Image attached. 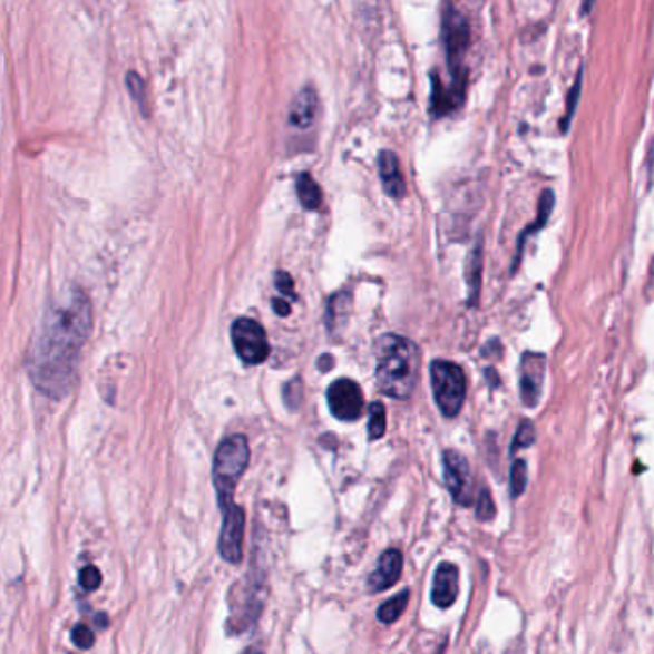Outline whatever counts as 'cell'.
Wrapping results in <instances>:
<instances>
[{"instance_id": "11", "label": "cell", "mask_w": 654, "mask_h": 654, "mask_svg": "<svg viewBox=\"0 0 654 654\" xmlns=\"http://www.w3.org/2000/svg\"><path fill=\"white\" fill-rule=\"evenodd\" d=\"M467 76H451V84L446 85L440 77L432 76V114L441 118L449 111L457 110L465 103Z\"/></svg>"}, {"instance_id": "10", "label": "cell", "mask_w": 654, "mask_h": 654, "mask_svg": "<svg viewBox=\"0 0 654 654\" xmlns=\"http://www.w3.org/2000/svg\"><path fill=\"white\" fill-rule=\"evenodd\" d=\"M223 513H225V517H223V530H221L219 539L221 557L225 558L227 563L238 565L242 557H244L242 544H244L246 515H244V509L238 505H231Z\"/></svg>"}, {"instance_id": "1", "label": "cell", "mask_w": 654, "mask_h": 654, "mask_svg": "<svg viewBox=\"0 0 654 654\" xmlns=\"http://www.w3.org/2000/svg\"><path fill=\"white\" fill-rule=\"evenodd\" d=\"M90 321L89 297L79 289L64 290L50 302L29 355V377L42 393L60 398L71 388Z\"/></svg>"}, {"instance_id": "29", "label": "cell", "mask_w": 654, "mask_h": 654, "mask_svg": "<svg viewBox=\"0 0 654 654\" xmlns=\"http://www.w3.org/2000/svg\"><path fill=\"white\" fill-rule=\"evenodd\" d=\"M273 308H275L276 313L281 315V318H286L290 313V305L286 302H281V300H275L273 302Z\"/></svg>"}, {"instance_id": "19", "label": "cell", "mask_w": 654, "mask_h": 654, "mask_svg": "<svg viewBox=\"0 0 654 654\" xmlns=\"http://www.w3.org/2000/svg\"><path fill=\"white\" fill-rule=\"evenodd\" d=\"M407 603H409V592L406 589L380 605L379 613H377L379 621L382 624H393L401 614L406 613Z\"/></svg>"}, {"instance_id": "24", "label": "cell", "mask_w": 654, "mask_h": 654, "mask_svg": "<svg viewBox=\"0 0 654 654\" xmlns=\"http://www.w3.org/2000/svg\"><path fill=\"white\" fill-rule=\"evenodd\" d=\"M79 584H81L85 592H97L100 584H103V574H100L97 566H85L81 574H79Z\"/></svg>"}, {"instance_id": "5", "label": "cell", "mask_w": 654, "mask_h": 654, "mask_svg": "<svg viewBox=\"0 0 654 654\" xmlns=\"http://www.w3.org/2000/svg\"><path fill=\"white\" fill-rule=\"evenodd\" d=\"M441 39H443L446 56H448L449 74L451 76H467L462 60L469 52L470 26L467 18L451 4L443 10Z\"/></svg>"}, {"instance_id": "30", "label": "cell", "mask_w": 654, "mask_h": 654, "mask_svg": "<svg viewBox=\"0 0 654 654\" xmlns=\"http://www.w3.org/2000/svg\"><path fill=\"white\" fill-rule=\"evenodd\" d=\"M242 654H263L262 651H260V648H255V647H250L246 648V651H244V653Z\"/></svg>"}, {"instance_id": "14", "label": "cell", "mask_w": 654, "mask_h": 654, "mask_svg": "<svg viewBox=\"0 0 654 654\" xmlns=\"http://www.w3.org/2000/svg\"><path fill=\"white\" fill-rule=\"evenodd\" d=\"M379 173L382 186L387 191L388 196H392L396 201H401L407 193L406 179L401 175L400 159L390 150L380 152L379 156Z\"/></svg>"}, {"instance_id": "27", "label": "cell", "mask_w": 654, "mask_h": 654, "mask_svg": "<svg viewBox=\"0 0 654 654\" xmlns=\"http://www.w3.org/2000/svg\"><path fill=\"white\" fill-rule=\"evenodd\" d=\"M275 276L276 289L281 290L284 296L296 297V294H294V281H292V276H290L289 273H284V271H279Z\"/></svg>"}, {"instance_id": "12", "label": "cell", "mask_w": 654, "mask_h": 654, "mask_svg": "<svg viewBox=\"0 0 654 654\" xmlns=\"http://www.w3.org/2000/svg\"><path fill=\"white\" fill-rule=\"evenodd\" d=\"M432 603L438 608H449L459 597V568L451 563H441L432 579Z\"/></svg>"}, {"instance_id": "7", "label": "cell", "mask_w": 654, "mask_h": 654, "mask_svg": "<svg viewBox=\"0 0 654 654\" xmlns=\"http://www.w3.org/2000/svg\"><path fill=\"white\" fill-rule=\"evenodd\" d=\"M443 480L455 504L462 507L475 504V480H472L470 465L459 451L448 449L443 453Z\"/></svg>"}, {"instance_id": "16", "label": "cell", "mask_w": 654, "mask_h": 654, "mask_svg": "<svg viewBox=\"0 0 654 654\" xmlns=\"http://www.w3.org/2000/svg\"><path fill=\"white\" fill-rule=\"evenodd\" d=\"M553 207H555V193H553V191H544V193H541V198H539V212H537V219L534 221L531 225H528V227L524 228L523 235L518 236L517 257H515V262H513V269H517L518 263H520L524 242H526L528 236L536 235L537 231H541V228L547 225L549 215L553 214Z\"/></svg>"}, {"instance_id": "18", "label": "cell", "mask_w": 654, "mask_h": 654, "mask_svg": "<svg viewBox=\"0 0 654 654\" xmlns=\"http://www.w3.org/2000/svg\"><path fill=\"white\" fill-rule=\"evenodd\" d=\"M480 276H482V244L476 242L475 248L467 257V283H469L470 303H476V300H478Z\"/></svg>"}, {"instance_id": "20", "label": "cell", "mask_w": 654, "mask_h": 654, "mask_svg": "<svg viewBox=\"0 0 654 654\" xmlns=\"http://www.w3.org/2000/svg\"><path fill=\"white\" fill-rule=\"evenodd\" d=\"M387 432V409L379 401L369 407V438L380 440Z\"/></svg>"}, {"instance_id": "17", "label": "cell", "mask_w": 654, "mask_h": 654, "mask_svg": "<svg viewBox=\"0 0 654 654\" xmlns=\"http://www.w3.org/2000/svg\"><path fill=\"white\" fill-rule=\"evenodd\" d=\"M296 191L297 198H300L305 209H318L321 206L323 194H321V188H319L318 183L311 177L310 173L297 175Z\"/></svg>"}, {"instance_id": "2", "label": "cell", "mask_w": 654, "mask_h": 654, "mask_svg": "<svg viewBox=\"0 0 654 654\" xmlns=\"http://www.w3.org/2000/svg\"><path fill=\"white\" fill-rule=\"evenodd\" d=\"M419 377V350L417 345L398 336L384 334L377 342V382L380 392L393 400H407L413 393Z\"/></svg>"}, {"instance_id": "25", "label": "cell", "mask_w": 654, "mask_h": 654, "mask_svg": "<svg viewBox=\"0 0 654 654\" xmlns=\"http://www.w3.org/2000/svg\"><path fill=\"white\" fill-rule=\"evenodd\" d=\"M71 640L76 643V647L81 648V651H87V648L95 645V634H92V629H90L89 626H85V624H77V626L71 629Z\"/></svg>"}, {"instance_id": "3", "label": "cell", "mask_w": 654, "mask_h": 654, "mask_svg": "<svg viewBox=\"0 0 654 654\" xmlns=\"http://www.w3.org/2000/svg\"><path fill=\"white\" fill-rule=\"evenodd\" d=\"M250 446L246 436H228L214 455V486L221 509L235 505L236 484L248 469Z\"/></svg>"}, {"instance_id": "8", "label": "cell", "mask_w": 654, "mask_h": 654, "mask_svg": "<svg viewBox=\"0 0 654 654\" xmlns=\"http://www.w3.org/2000/svg\"><path fill=\"white\" fill-rule=\"evenodd\" d=\"M326 401H329L331 413L344 422L358 420L365 406L361 387L355 380L350 379L334 380L326 392Z\"/></svg>"}, {"instance_id": "13", "label": "cell", "mask_w": 654, "mask_h": 654, "mask_svg": "<svg viewBox=\"0 0 654 654\" xmlns=\"http://www.w3.org/2000/svg\"><path fill=\"white\" fill-rule=\"evenodd\" d=\"M401 570H403V555L398 549H388L379 558V565L369 576L367 586L372 593L387 592V589L398 584Z\"/></svg>"}, {"instance_id": "22", "label": "cell", "mask_w": 654, "mask_h": 654, "mask_svg": "<svg viewBox=\"0 0 654 654\" xmlns=\"http://www.w3.org/2000/svg\"><path fill=\"white\" fill-rule=\"evenodd\" d=\"M534 441H536V428H534L530 420H523L520 427H518L517 435H515V440H513V446H510V451L517 453L520 449L530 448Z\"/></svg>"}, {"instance_id": "26", "label": "cell", "mask_w": 654, "mask_h": 654, "mask_svg": "<svg viewBox=\"0 0 654 654\" xmlns=\"http://www.w3.org/2000/svg\"><path fill=\"white\" fill-rule=\"evenodd\" d=\"M476 515L480 520H489V518H494L496 515V505L491 501V496H489L488 488H484L480 491V497H478V510H476Z\"/></svg>"}, {"instance_id": "6", "label": "cell", "mask_w": 654, "mask_h": 654, "mask_svg": "<svg viewBox=\"0 0 654 654\" xmlns=\"http://www.w3.org/2000/svg\"><path fill=\"white\" fill-rule=\"evenodd\" d=\"M233 345L238 358L246 365H260L269 358V340L262 324L255 323L254 319H236L231 329Z\"/></svg>"}, {"instance_id": "23", "label": "cell", "mask_w": 654, "mask_h": 654, "mask_svg": "<svg viewBox=\"0 0 654 654\" xmlns=\"http://www.w3.org/2000/svg\"><path fill=\"white\" fill-rule=\"evenodd\" d=\"M579 90H582V71H579L576 84L572 85L570 92H568L565 118L560 119V129H563V131H568V125H570L572 116H574V111H576V104H578Z\"/></svg>"}, {"instance_id": "21", "label": "cell", "mask_w": 654, "mask_h": 654, "mask_svg": "<svg viewBox=\"0 0 654 654\" xmlns=\"http://www.w3.org/2000/svg\"><path fill=\"white\" fill-rule=\"evenodd\" d=\"M526 484H528L526 461L518 459V461L513 462V469H510V496L515 497V499L523 496Z\"/></svg>"}, {"instance_id": "9", "label": "cell", "mask_w": 654, "mask_h": 654, "mask_svg": "<svg viewBox=\"0 0 654 654\" xmlns=\"http://www.w3.org/2000/svg\"><path fill=\"white\" fill-rule=\"evenodd\" d=\"M545 367L547 358L539 352H524L518 369V382H520V400L526 407H536L544 392Z\"/></svg>"}, {"instance_id": "4", "label": "cell", "mask_w": 654, "mask_h": 654, "mask_svg": "<svg viewBox=\"0 0 654 654\" xmlns=\"http://www.w3.org/2000/svg\"><path fill=\"white\" fill-rule=\"evenodd\" d=\"M430 382L436 406L443 417L453 419L461 413L467 398V377L461 365L446 359H435L430 363Z\"/></svg>"}, {"instance_id": "15", "label": "cell", "mask_w": 654, "mask_h": 654, "mask_svg": "<svg viewBox=\"0 0 654 654\" xmlns=\"http://www.w3.org/2000/svg\"><path fill=\"white\" fill-rule=\"evenodd\" d=\"M319 114V98L315 89L303 87L296 98L290 104L289 121L297 129H308L313 125Z\"/></svg>"}, {"instance_id": "28", "label": "cell", "mask_w": 654, "mask_h": 654, "mask_svg": "<svg viewBox=\"0 0 654 654\" xmlns=\"http://www.w3.org/2000/svg\"><path fill=\"white\" fill-rule=\"evenodd\" d=\"M127 85H129V89L133 90V97L137 98V100H140V104H143V98H145V85H143V79L131 71L129 77H127Z\"/></svg>"}]
</instances>
